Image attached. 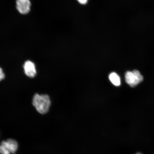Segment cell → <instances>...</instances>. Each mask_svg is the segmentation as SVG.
<instances>
[{
	"instance_id": "9",
	"label": "cell",
	"mask_w": 154,
	"mask_h": 154,
	"mask_svg": "<svg viewBox=\"0 0 154 154\" xmlns=\"http://www.w3.org/2000/svg\"><path fill=\"white\" fill-rule=\"evenodd\" d=\"M80 4H82V5L86 4L87 3L88 0H77Z\"/></svg>"
},
{
	"instance_id": "8",
	"label": "cell",
	"mask_w": 154,
	"mask_h": 154,
	"mask_svg": "<svg viewBox=\"0 0 154 154\" xmlns=\"http://www.w3.org/2000/svg\"><path fill=\"white\" fill-rule=\"evenodd\" d=\"M5 75L2 69L0 67V81L3 80L5 78Z\"/></svg>"
},
{
	"instance_id": "5",
	"label": "cell",
	"mask_w": 154,
	"mask_h": 154,
	"mask_svg": "<svg viewBox=\"0 0 154 154\" xmlns=\"http://www.w3.org/2000/svg\"><path fill=\"white\" fill-rule=\"evenodd\" d=\"M2 144H3L7 149H8L11 153L14 154L18 149V144L16 140L13 139H8L6 141L2 142Z\"/></svg>"
},
{
	"instance_id": "3",
	"label": "cell",
	"mask_w": 154,
	"mask_h": 154,
	"mask_svg": "<svg viewBox=\"0 0 154 154\" xmlns=\"http://www.w3.org/2000/svg\"><path fill=\"white\" fill-rule=\"evenodd\" d=\"M17 8L21 14H27L30 10L31 3L29 0H17Z\"/></svg>"
},
{
	"instance_id": "6",
	"label": "cell",
	"mask_w": 154,
	"mask_h": 154,
	"mask_svg": "<svg viewBox=\"0 0 154 154\" xmlns=\"http://www.w3.org/2000/svg\"><path fill=\"white\" fill-rule=\"evenodd\" d=\"M109 78L111 82L115 86L120 85L121 82L120 77L116 73L113 72L109 75Z\"/></svg>"
},
{
	"instance_id": "7",
	"label": "cell",
	"mask_w": 154,
	"mask_h": 154,
	"mask_svg": "<svg viewBox=\"0 0 154 154\" xmlns=\"http://www.w3.org/2000/svg\"><path fill=\"white\" fill-rule=\"evenodd\" d=\"M0 153L1 154H11V153L7 148L2 144H0Z\"/></svg>"
},
{
	"instance_id": "2",
	"label": "cell",
	"mask_w": 154,
	"mask_h": 154,
	"mask_svg": "<svg viewBox=\"0 0 154 154\" xmlns=\"http://www.w3.org/2000/svg\"><path fill=\"white\" fill-rule=\"evenodd\" d=\"M125 78L127 83L132 87L138 85L143 80V76L139 71L136 70L132 72L128 71L125 74Z\"/></svg>"
},
{
	"instance_id": "4",
	"label": "cell",
	"mask_w": 154,
	"mask_h": 154,
	"mask_svg": "<svg viewBox=\"0 0 154 154\" xmlns=\"http://www.w3.org/2000/svg\"><path fill=\"white\" fill-rule=\"evenodd\" d=\"M24 72L26 75L30 78H34L36 74L35 65L32 61L28 60L25 62L24 65Z\"/></svg>"
},
{
	"instance_id": "1",
	"label": "cell",
	"mask_w": 154,
	"mask_h": 154,
	"mask_svg": "<svg viewBox=\"0 0 154 154\" xmlns=\"http://www.w3.org/2000/svg\"><path fill=\"white\" fill-rule=\"evenodd\" d=\"M32 103L36 110L42 114H45L48 112L51 105V99L49 96L40 95L38 94L34 95Z\"/></svg>"
},
{
	"instance_id": "10",
	"label": "cell",
	"mask_w": 154,
	"mask_h": 154,
	"mask_svg": "<svg viewBox=\"0 0 154 154\" xmlns=\"http://www.w3.org/2000/svg\"><path fill=\"white\" fill-rule=\"evenodd\" d=\"M136 154H142L140 153H136Z\"/></svg>"
}]
</instances>
